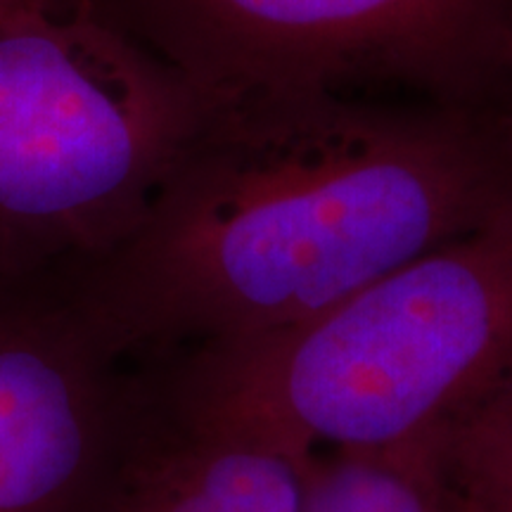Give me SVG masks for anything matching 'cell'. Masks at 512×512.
Listing matches in <instances>:
<instances>
[{"mask_svg":"<svg viewBox=\"0 0 512 512\" xmlns=\"http://www.w3.org/2000/svg\"><path fill=\"white\" fill-rule=\"evenodd\" d=\"M512 200L503 112L344 91L219 98L140 221L64 266L114 356L294 328Z\"/></svg>","mask_w":512,"mask_h":512,"instance_id":"obj_1","label":"cell"},{"mask_svg":"<svg viewBox=\"0 0 512 512\" xmlns=\"http://www.w3.org/2000/svg\"><path fill=\"white\" fill-rule=\"evenodd\" d=\"M143 382L166 418L311 451L437 441L512 394V200L306 323L176 351Z\"/></svg>","mask_w":512,"mask_h":512,"instance_id":"obj_2","label":"cell"},{"mask_svg":"<svg viewBox=\"0 0 512 512\" xmlns=\"http://www.w3.org/2000/svg\"><path fill=\"white\" fill-rule=\"evenodd\" d=\"M216 102L76 0L0 24V275L124 240Z\"/></svg>","mask_w":512,"mask_h":512,"instance_id":"obj_3","label":"cell"},{"mask_svg":"<svg viewBox=\"0 0 512 512\" xmlns=\"http://www.w3.org/2000/svg\"><path fill=\"white\" fill-rule=\"evenodd\" d=\"M209 98L401 86L503 112L512 0H76Z\"/></svg>","mask_w":512,"mask_h":512,"instance_id":"obj_4","label":"cell"},{"mask_svg":"<svg viewBox=\"0 0 512 512\" xmlns=\"http://www.w3.org/2000/svg\"><path fill=\"white\" fill-rule=\"evenodd\" d=\"M147 411L62 266L0 275V512H100Z\"/></svg>","mask_w":512,"mask_h":512,"instance_id":"obj_5","label":"cell"},{"mask_svg":"<svg viewBox=\"0 0 512 512\" xmlns=\"http://www.w3.org/2000/svg\"><path fill=\"white\" fill-rule=\"evenodd\" d=\"M313 456L268 434L171 420L150 401L100 512H299Z\"/></svg>","mask_w":512,"mask_h":512,"instance_id":"obj_6","label":"cell"},{"mask_svg":"<svg viewBox=\"0 0 512 512\" xmlns=\"http://www.w3.org/2000/svg\"><path fill=\"white\" fill-rule=\"evenodd\" d=\"M299 512H467L439 446L332 448L313 456Z\"/></svg>","mask_w":512,"mask_h":512,"instance_id":"obj_7","label":"cell"},{"mask_svg":"<svg viewBox=\"0 0 512 512\" xmlns=\"http://www.w3.org/2000/svg\"><path fill=\"white\" fill-rule=\"evenodd\" d=\"M434 444L467 512H512V394Z\"/></svg>","mask_w":512,"mask_h":512,"instance_id":"obj_8","label":"cell"},{"mask_svg":"<svg viewBox=\"0 0 512 512\" xmlns=\"http://www.w3.org/2000/svg\"><path fill=\"white\" fill-rule=\"evenodd\" d=\"M34 0H0V24L8 22L22 10H27Z\"/></svg>","mask_w":512,"mask_h":512,"instance_id":"obj_9","label":"cell"},{"mask_svg":"<svg viewBox=\"0 0 512 512\" xmlns=\"http://www.w3.org/2000/svg\"><path fill=\"white\" fill-rule=\"evenodd\" d=\"M503 128H505V136H508L512 145V102L503 110Z\"/></svg>","mask_w":512,"mask_h":512,"instance_id":"obj_10","label":"cell"}]
</instances>
